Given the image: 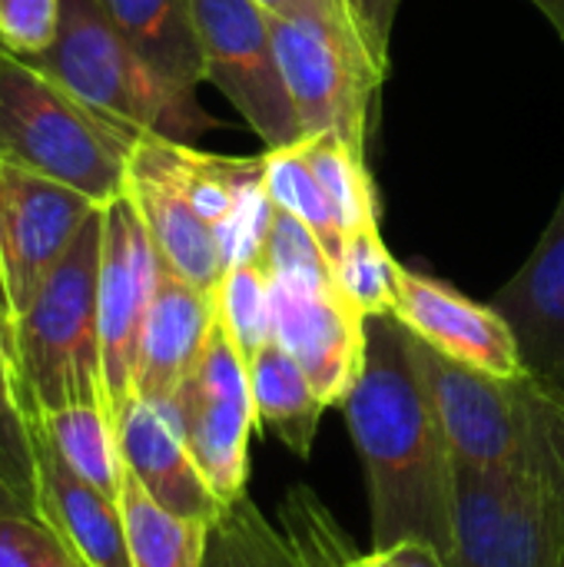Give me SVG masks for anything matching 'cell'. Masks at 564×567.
<instances>
[{"instance_id":"1","label":"cell","mask_w":564,"mask_h":567,"mask_svg":"<svg viewBox=\"0 0 564 567\" xmlns=\"http://www.w3.org/2000/svg\"><path fill=\"white\" fill-rule=\"evenodd\" d=\"M342 415L366 472L372 551L425 542L449 565L455 551V455L396 316L366 319V359Z\"/></svg>"},{"instance_id":"2","label":"cell","mask_w":564,"mask_h":567,"mask_svg":"<svg viewBox=\"0 0 564 567\" xmlns=\"http://www.w3.org/2000/svg\"><path fill=\"white\" fill-rule=\"evenodd\" d=\"M409 355L459 465L499 475H564L562 395L532 375L495 379L445 359L412 332Z\"/></svg>"},{"instance_id":"3","label":"cell","mask_w":564,"mask_h":567,"mask_svg":"<svg viewBox=\"0 0 564 567\" xmlns=\"http://www.w3.org/2000/svg\"><path fill=\"white\" fill-rule=\"evenodd\" d=\"M100 249L103 206L86 219L70 252L20 312L13 329L17 399L30 419H47L70 405H106L100 352ZM113 412V409H110Z\"/></svg>"},{"instance_id":"4","label":"cell","mask_w":564,"mask_h":567,"mask_svg":"<svg viewBox=\"0 0 564 567\" xmlns=\"http://www.w3.org/2000/svg\"><path fill=\"white\" fill-rule=\"evenodd\" d=\"M136 140L40 63L0 43V163L60 179L106 206L126 193Z\"/></svg>"},{"instance_id":"5","label":"cell","mask_w":564,"mask_h":567,"mask_svg":"<svg viewBox=\"0 0 564 567\" xmlns=\"http://www.w3.org/2000/svg\"><path fill=\"white\" fill-rule=\"evenodd\" d=\"M53 73L70 93L133 136L156 133L189 143L213 120L196 96L173 90L113 27L100 0H63L57 40L47 53L30 56Z\"/></svg>"},{"instance_id":"6","label":"cell","mask_w":564,"mask_h":567,"mask_svg":"<svg viewBox=\"0 0 564 567\" xmlns=\"http://www.w3.org/2000/svg\"><path fill=\"white\" fill-rule=\"evenodd\" d=\"M449 567H564V475H499L455 462Z\"/></svg>"},{"instance_id":"7","label":"cell","mask_w":564,"mask_h":567,"mask_svg":"<svg viewBox=\"0 0 564 567\" xmlns=\"http://www.w3.org/2000/svg\"><path fill=\"white\" fill-rule=\"evenodd\" d=\"M269 33L302 140L336 130L366 143L369 106L386 70L369 56L352 20L269 13Z\"/></svg>"},{"instance_id":"8","label":"cell","mask_w":564,"mask_h":567,"mask_svg":"<svg viewBox=\"0 0 564 567\" xmlns=\"http://www.w3.org/2000/svg\"><path fill=\"white\" fill-rule=\"evenodd\" d=\"M166 405L216 498L223 505L243 498L249 482V435L256 425V405L249 362L219 319L196 365Z\"/></svg>"},{"instance_id":"9","label":"cell","mask_w":564,"mask_h":567,"mask_svg":"<svg viewBox=\"0 0 564 567\" xmlns=\"http://www.w3.org/2000/svg\"><path fill=\"white\" fill-rule=\"evenodd\" d=\"M203 50V83H213L266 143V150L302 140L289 103L269 13L256 0H193Z\"/></svg>"},{"instance_id":"10","label":"cell","mask_w":564,"mask_h":567,"mask_svg":"<svg viewBox=\"0 0 564 567\" xmlns=\"http://www.w3.org/2000/svg\"><path fill=\"white\" fill-rule=\"evenodd\" d=\"M130 163L163 176L216 229L226 269L259 259L273 199L266 193V156H213L189 143L143 133Z\"/></svg>"},{"instance_id":"11","label":"cell","mask_w":564,"mask_h":567,"mask_svg":"<svg viewBox=\"0 0 564 567\" xmlns=\"http://www.w3.org/2000/svg\"><path fill=\"white\" fill-rule=\"evenodd\" d=\"M160 266L163 262L130 196L123 193L110 199L103 206L96 309H100L103 385L113 412L133 395L143 322L160 282Z\"/></svg>"},{"instance_id":"12","label":"cell","mask_w":564,"mask_h":567,"mask_svg":"<svg viewBox=\"0 0 564 567\" xmlns=\"http://www.w3.org/2000/svg\"><path fill=\"white\" fill-rule=\"evenodd\" d=\"M96 209V199L60 179L0 163V223L17 319Z\"/></svg>"},{"instance_id":"13","label":"cell","mask_w":564,"mask_h":567,"mask_svg":"<svg viewBox=\"0 0 564 567\" xmlns=\"http://www.w3.org/2000/svg\"><path fill=\"white\" fill-rule=\"evenodd\" d=\"M273 339L306 369L326 405H342L366 359V316L336 279H273Z\"/></svg>"},{"instance_id":"14","label":"cell","mask_w":564,"mask_h":567,"mask_svg":"<svg viewBox=\"0 0 564 567\" xmlns=\"http://www.w3.org/2000/svg\"><path fill=\"white\" fill-rule=\"evenodd\" d=\"M392 316L445 359H455L495 379L529 375L519 339L502 312L492 302L482 306L469 299L442 279L402 266Z\"/></svg>"},{"instance_id":"15","label":"cell","mask_w":564,"mask_h":567,"mask_svg":"<svg viewBox=\"0 0 564 567\" xmlns=\"http://www.w3.org/2000/svg\"><path fill=\"white\" fill-rule=\"evenodd\" d=\"M113 419L123 465L140 488L166 512L213 525L223 512V502L196 468L170 405L130 395Z\"/></svg>"},{"instance_id":"16","label":"cell","mask_w":564,"mask_h":567,"mask_svg":"<svg viewBox=\"0 0 564 567\" xmlns=\"http://www.w3.org/2000/svg\"><path fill=\"white\" fill-rule=\"evenodd\" d=\"M492 306L512 326L525 372L564 399V193L539 246Z\"/></svg>"},{"instance_id":"17","label":"cell","mask_w":564,"mask_h":567,"mask_svg":"<svg viewBox=\"0 0 564 567\" xmlns=\"http://www.w3.org/2000/svg\"><path fill=\"white\" fill-rule=\"evenodd\" d=\"M33 432V505L86 567H133L120 502L76 478L50 449L47 435Z\"/></svg>"},{"instance_id":"18","label":"cell","mask_w":564,"mask_h":567,"mask_svg":"<svg viewBox=\"0 0 564 567\" xmlns=\"http://www.w3.org/2000/svg\"><path fill=\"white\" fill-rule=\"evenodd\" d=\"M213 326L216 296L160 266V282L143 322L133 395L166 402L196 365Z\"/></svg>"},{"instance_id":"19","label":"cell","mask_w":564,"mask_h":567,"mask_svg":"<svg viewBox=\"0 0 564 567\" xmlns=\"http://www.w3.org/2000/svg\"><path fill=\"white\" fill-rule=\"evenodd\" d=\"M126 196L136 206L160 262L180 279L216 292L226 259L216 229L163 176L126 163Z\"/></svg>"},{"instance_id":"20","label":"cell","mask_w":564,"mask_h":567,"mask_svg":"<svg viewBox=\"0 0 564 567\" xmlns=\"http://www.w3.org/2000/svg\"><path fill=\"white\" fill-rule=\"evenodd\" d=\"M100 7L173 90L196 96L203 83V50L193 0H100Z\"/></svg>"},{"instance_id":"21","label":"cell","mask_w":564,"mask_h":567,"mask_svg":"<svg viewBox=\"0 0 564 567\" xmlns=\"http://www.w3.org/2000/svg\"><path fill=\"white\" fill-rule=\"evenodd\" d=\"M249 385L256 405V425L279 439L293 455L309 458L322 412L329 409L306 369L273 339L256 349L249 359Z\"/></svg>"},{"instance_id":"22","label":"cell","mask_w":564,"mask_h":567,"mask_svg":"<svg viewBox=\"0 0 564 567\" xmlns=\"http://www.w3.org/2000/svg\"><path fill=\"white\" fill-rule=\"evenodd\" d=\"M30 422L47 435L57 458L76 478L120 502L126 465L116 442V419L106 405H70Z\"/></svg>"},{"instance_id":"23","label":"cell","mask_w":564,"mask_h":567,"mask_svg":"<svg viewBox=\"0 0 564 567\" xmlns=\"http://www.w3.org/2000/svg\"><path fill=\"white\" fill-rule=\"evenodd\" d=\"M120 512L133 567H203L209 525L166 512L130 472L123 475Z\"/></svg>"},{"instance_id":"24","label":"cell","mask_w":564,"mask_h":567,"mask_svg":"<svg viewBox=\"0 0 564 567\" xmlns=\"http://www.w3.org/2000/svg\"><path fill=\"white\" fill-rule=\"evenodd\" d=\"M299 143H302L306 159L346 229V239L356 229L379 226V196H376V186H372V176L366 166V143H359L346 133H336V130L306 136Z\"/></svg>"},{"instance_id":"25","label":"cell","mask_w":564,"mask_h":567,"mask_svg":"<svg viewBox=\"0 0 564 567\" xmlns=\"http://www.w3.org/2000/svg\"><path fill=\"white\" fill-rule=\"evenodd\" d=\"M203 567H309L289 535L263 515L249 492L223 505L206 535Z\"/></svg>"},{"instance_id":"26","label":"cell","mask_w":564,"mask_h":567,"mask_svg":"<svg viewBox=\"0 0 564 567\" xmlns=\"http://www.w3.org/2000/svg\"><path fill=\"white\" fill-rule=\"evenodd\" d=\"M263 156H266V193H269L273 206L302 219L312 229V236L319 239V246L326 249V256L336 262L346 246V229H342L326 189L319 186L302 143L266 150Z\"/></svg>"},{"instance_id":"27","label":"cell","mask_w":564,"mask_h":567,"mask_svg":"<svg viewBox=\"0 0 564 567\" xmlns=\"http://www.w3.org/2000/svg\"><path fill=\"white\" fill-rule=\"evenodd\" d=\"M332 272H336L339 292L346 296V302L359 316H366V319L392 316L402 266L386 249V239H382L379 226L349 233L339 259L332 262Z\"/></svg>"},{"instance_id":"28","label":"cell","mask_w":564,"mask_h":567,"mask_svg":"<svg viewBox=\"0 0 564 567\" xmlns=\"http://www.w3.org/2000/svg\"><path fill=\"white\" fill-rule=\"evenodd\" d=\"M213 296L219 326L246 359L273 342V279L259 259L229 266Z\"/></svg>"},{"instance_id":"29","label":"cell","mask_w":564,"mask_h":567,"mask_svg":"<svg viewBox=\"0 0 564 567\" xmlns=\"http://www.w3.org/2000/svg\"><path fill=\"white\" fill-rule=\"evenodd\" d=\"M279 525L309 567H349L356 548L309 485H293L279 502Z\"/></svg>"},{"instance_id":"30","label":"cell","mask_w":564,"mask_h":567,"mask_svg":"<svg viewBox=\"0 0 564 567\" xmlns=\"http://www.w3.org/2000/svg\"><path fill=\"white\" fill-rule=\"evenodd\" d=\"M259 262L269 279H336L332 259L326 256L312 229L279 206H273L269 213Z\"/></svg>"},{"instance_id":"31","label":"cell","mask_w":564,"mask_h":567,"mask_svg":"<svg viewBox=\"0 0 564 567\" xmlns=\"http://www.w3.org/2000/svg\"><path fill=\"white\" fill-rule=\"evenodd\" d=\"M0 465L33 495V432L17 399L13 349L3 329H0Z\"/></svg>"},{"instance_id":"32","label":"cell","mask_w":564,"mask_h":567,"mask_svg":"<svg viewBox=\"0 0 564 567\" xmlns=\"http://www.w3.org/2000/svg\"><path fill=\"white\" fill-rule=\"evenodd\" d=\"M0 567H86L37 515L0 518Z\"/></svg>"},{"instance_id":"33","label":"cell","mask_w":564,"mask_h":567,"mask_svg":"<svg viewBox=\"0 0 564 567\" xmlns=\"http://www.w3.org/2000/svg\"><path fill=\"white\" fill-rule=\"evenodd\" d=\"M63 0H0V43L20 56H40L57 40Z\"/></svg>"},{"instance_id":"34","label":"cell","mask_w":564,"mask_h":567,"mask_svg":"<svg viewBox=\"0 0 564 567\" xmlns=\"http://www.w3.org/2000/svg\"><path fill=\"white\" fill-rule=\"evenodd\" d=\"M362 47L369 56L386 70L389 66V43H392V27L399 17L402 0H342Z\"/></svg>"},{"instance_id":"35","label":"cell","mask_w":564,"mask_h":567,"mask_svg":"<svg viewBox=\"0 0 564 567\" xmlns=\"http://www.w3.org/2000/svg\"><path fill=\"white\" fill-rule=\"evenodd\" d=\"M266 13L273 17H309V13H319V17H346V7L342 0H256Z\"/></svg>"},{"instance_id":"36","label":"cell","mask_w":564,"mask_h":567,"mask_svg":"<svg viewBox=\"0 0 564 567\" xmlns=\"http://www.w3.org/2000/svg\"><path fill=\"white\" fill-rule=\"evenodd\" d=\"M7 515H37L33 495L0 465V518Z\"/></svg>"},{"instance_id":"37","label":"cell","mask_w":564,"mask_h":567,"mask_svg":"<svg viewBox=\"0 0 564 567\" xmlns=\"http://www.w3.org/2000/svg\"><path fill=\"white\" fill-rule=\"evenodd\" d=\"M386 555L392 558L396 567H449L442 561V555L425 542H402V545L389 548Z\"/></svg>"},{"instance_id":"38","label":"cell","mask_w":564,"mask_h":567,"mask_svg":"<svg viewBox=\"0 0 564 567\" xmlns=\"http://www.w3.org/2000/svg\"><path fill=\"white\" fill-rule=\"evenodd\" d=\"M0 322L10 332V346H13V329H17V312H13V299H10V279H7V252H3V223H0Z\"/></svg>"},{"instance_id":"39","label":"cell","mask_w":564,"mask_h":567,"mask_svg":"<svg viewBox=\"0 0 564 567\" xmlns=\"http://www.w3.org/2000/svg\"><path fill=\"white\" fill-rule=\"evenodd\" d=\"M548 20H552V27L558 30V37L564 40V0H532Z\"/></svg>"},{"instance_id":"40","label":"cell","mask_w":564,"mask_h":567,"mask_svg":"<svg viewBox=\"0 0 564 567\" xmlns=\"http://www.w3.org/2000/svg\"><path fill=\"white\" fill-rule=\"evenodd\" d=\"M349 567H396V565H392V558H389L386 551H369V555H359V551H356V558H352V565Z\"/></svg>"}]
</instances>
